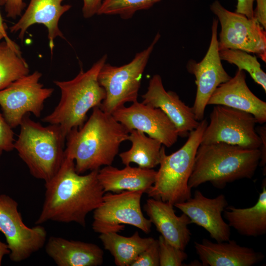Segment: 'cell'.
<instances>
[{
  "label": "cell",
  "mask_w": 266,
  "mask_h": 266,
  "mask_svg": "<svg viewBox=\"0 0 266 266\" xmlns=\"http://www.w3.org/2000/svg\"><path fill=\"white\" fill-rule=\"evenodd\" d=\"M255 0H237L235 12L245 15L249 18L254 16L253 4Z\"/></svg>",
  "instance_id": "cell-35"
},
{
  "label": "cell",
  "mask_w": 266,
  "mask_h": 266,
  "mask_svg": "<svg viewBox=\"0 0 266 266\" xmlns=\"http://www.w3.org/2000/svg\"><path fill=\"white\" fill-rule=\"evenodd\" d=\"M12 128L0 113V157L3 152H9L13 149L15 139Z\"/></svg>",
  "instance_id": "cell-31"
},
{
  "label": "cell",
  "mask_w": 266,
  "mask_h": 266,
  "mask_svg": "<svg viewBox=\"0 0 266 266\" xmlns=\"http://www.w3.org/2000/svg\"><path fill=\"white\" fill-rule=\"evenodd\" d=\"M26 5L23 0H0V6L4 7L7 17L11 19L21 16Z\"/></svg>",
  "instance_id": "cell-32"
},
{
  "label": "cell",
  "mask_w": 266,
  "mask_h": 266,
  "mask_svg": "<svg viewBox=\"0 0 266 266\" xmlns=\"http://www.w3.org/2000/svg\"><path fill=\"white\" fill-rule=\"evenodd\" d=\"M161 37L158 33L151 44L136 53L133 60L121 66L106 62L98 74V81L104 89L105 97L100 108L111 114L127 102L137 101L143 73L155 45Z\"/></svg>",
  "instance_id": "cell-7"
},
{
  "label": "cell",
  "mask_w": 266,
  "mask_h": 266,
  "mask_svg": "<svg viewBox=\"0 0 266 266\" xmlns=\"http://www.w3.org/2000/svg\"><path fill=\"white\" fill-rule=\"evenodd\" d=\"M98 171L79 174L74 160L65 157L57 173L45 182L44 200L35 224L75 222L85 227L87 215L101 204L105 193L98 179Z\"/></svg>",
  "instance_id": "cell-1"
},
{
  "label": "cell",
  "mask_w": 266,
  "mask_h": 266,
  "mask_svg": "<svg viewBox=\"0 0 266 266\" xmlns=\"http://www.w3.org/2000/svg\"><path fill=\"white\" fill-rule=\"evenodd\" d=\"M29 67L19 53L5 40L0 43V91L29 74Z\"/></svg>",
  "instance_id": "cell-26"
},
{
  "label": "cell",
  "mask_w": 266,
  "mask_h": 266,
  "mask_svg": "<svg viewBox=\"0 0 266 266\" xmlns=\"http://www.w3.org/2000/svg\"><path fill=\"white\" fill-rule=\"evenodd\" d=\"M256 131L261 140V145L259 148L261 157L259 165L264 168L263 173L266 174V125L256 128Z\"/></svg>",
  "instance_id": "cell-33"
},
{
  "label": "cell",
  "mask_w": 266,
  "mask_h": 266,
  "mask_svg": "<svg viewBox=\"0 0 266 266\" xmlns=\"http://www.w3.org/2000/svg\"><path fill=\"white\" fill-rule=\"evenodd\" d=\"M259 149H249L223 142L200 144L188 181L192 189L209 182L224 188L229 183L251 179L259 165Z\"/></svg>",
  "instance_id": "cell-3"
},
{
  "label": "cell",
  "mask_w": 266,
  "mask_h": 266,
  "mask_svg": "<svg viewBox=\"0 0 266 266\" xmlns=\"http://www.w3.org/2000/svg\"><path fill=\"white\" fill-rule=\"evenodd\" d=\"M195 248L204 266H252L265 258L262 252L234 240L215 243L205 238L200 243L195 242Z\"/></svg>",
  "instance_id": "cell-20"
},
{
  "label": "cell",
  "mask_w": 266,
  "mask_h": 266,
  "mask_svg": "<svg viewBox=\"0 0 266 266\" xmlns=\"http://www.w3.org/2000/svg\"><path fill=\"white\" fill-rule=\"evenodd\" d=\"M112 115L130 132L135 130L159 140L170 147L177 141L176 129L167 115L160 108L138 101L115 110Z\"/></svg>",
  "instance_id": "cell-14"
},
{
  "label": "cell",
  "mask_w": 266,
  "mask_h": 266,
  "mask_svg": "<svg viewBox=\"0 0 266 266\" xmlns=\"http://www.w3.org/2000/svg\"><path fill=\"white\" fill-rule=\"evenodd\" d=\"M42 73L35 71L21 77L0 91V106L3 116L14 128L20 126L25 116L30 113L39 117L45 100L54 89L44 88L39 82Z\"/></svg>",
  "instance_id": "cell-12"
},
{
  "label": "cell",
  "mask_w": 266,
  "mask_h": 266,
  "mask_svg": "<svg viewBox=\"0 0 266 266\" xmlns=\"http://www.w3.org/2000/svg\"><path fill=\"white\" fill-rule=\"evenodd\" d=\"M14 148L34 178L48 181L57 173L65 159L64 136L59 125L43 126L27 114L20 125Z\"/></svg>",
  "instance_id": "cell-5"
},
{
  "label": "cell",
  "mask_w": 266,
  "mask_h": 266,
  "mask_svg": "<svg viewBox=\"0 0 266 266\" xmlns=\"http://www.w3.org/2000/svg\"><path fill=\"white\" fill-rule=\"evenodd\" d=\"M219 21L214 18L211 27V37L207 51L199 62L189 60L186 65L188 71L196 78L197 91L192 107L196 119H204L207 102L215 89L231 78L222 64L219 55L217 30Z\"/></svg>",
  "instance_id": "cell-13"
},
{
  "label": "cell",
  "mask_w": 266,
  "mask_h": 266,
  "mask_svg": "<svg viewBox=\"0 0 266 266\" xmlns=\"http://www.w3.org/2000/svg\"><path fill=\"white\" fill-rule=\"evenodd\" d=\"M219 55L221 60L235 65L239 70L248 72L254 81L266 92V73L256 57L242 50L231 49L219 50Z\"/></svg>",
  "instance_id": "cell-27"
},
{
  "label": "cell",
  "mask_w": 266,
  "mask_h": 266,
  "mask_svg": "<svg viewBox=\"0 0 266 266\" xmlns=\"http://www.w3.org/2000/svg\"><path fill=\"white\" fill-rule=\"evenodd\" d=\"M156 174L153 169L130 165L119 169L110 165L99 170L98 179L104 192L141 191L146 193L154 183Z\"/></svg>",
  "instance_id": "cell-22"
},
{
  "label": "cell",
  "mask_w": 266,
  "mask_h": 266,
  "mask_svg": "<svg viewBox=\"0 0 266 266\" xmlns=\"http://www.w3.org/2000/svg\"><path fill=\"white\" fill-rule=\"evenodd\" d=\"M141 97L142 103L159 108L167 115L174 125L179 136L188 137L199 124L192 108L183 102L176 93L166 91L158 74L150 79L147 90Z\"/></svg>",
  "instance_id": "cell-16"
},
{
  "label": "cell",
  "mask_w": 266,
  "mask_h": 266,
  "mask_svg": "<svg viewBox=\"0 0 266 266\" xmlns=\"http://www.w3.org/2000/svg\"><path fill=\"white\" fill-rule=\"evenodd\" d=\"M257 6L254 10L253 17L261 26L266 29V0H255Z\"/></svg>",
  "instance_id": "cell-36"
},
{
  "label": "cell",
  "mask_w": 266,
  "mask_h": 266,
  "mask_svg": "<svg viewBox=\"0 0 266 266\" xmlns=\"http://www.w3.org/2000/svg\"><path fill=\"white\" fill-rule=\"evenodd\" d=\"M102 0H83L82 13L85 18H90L97 14Z\"/></svg>",
  "instance_id": "cell-34"
},
{
  "label": "cell",
  "mask_w": 266,
  "mask_h": 266,
  "mask_svg": "<svg viewBox=\"0 0 266 266\" xmlns=\"http://www.w3.org/2000/svg\"><path fill=\"white\" fill-rule=\"evenodd\" d=\"M64 0H31L24 13L10 28L11 33L19 32V38L22 41L28 29L35 24L45 26L48 30L49 46L51 54L54 40L59 36L65 39L59 27L61 16L71 7L70 4H62Z\"/></svg>",
  "instance_id": "cell-18"
},
{
  "label": "cell",
  "mask_w": 266,
  "mask_h": 266,
  "mask_svg": "<svg viewBox=\"0 0 266 266\" xmlns=\"http://www.w3.org/2000/svg\"><path fill=\"white\" fill-rule=\"evenodd\" d=\"M159 265L160 266H181L188 258L184 251L169 243L161 235L159 237Z\"/></svg>",
  "instance_id": "cell-29"
},
{
  "label": "cell",
  "mask_w": 266,
  "mask_h": 266,
  "mask_svg": "<svg viewBox=\"0 0 266 266\" xmlns=\"http://www.w3.org/2000/svg\"><path fill=\"white\" fill-rule=\"evenodd\" d=\"M207 124L206 119L200 121L198 127L189 133L184 144L169 155L166 154L165 147L162 146L160 167L155 182L146 192L149 197L174 206L192 197L188 181Z\"/></svg>",
  "instance_id": "cell-6"
},
{
  "label": "cell",
  "mask_w": 266,
  "mask_h": 266,
  "mask_svg": "<svg viewBox=\"0 0 266 266\" xmlns=\"http://www.w3.org/2000/svg\"><path fill=\"white\" fill-rule=\"evenodd\" d=\"M163 0H103L98 15H118L121 18L131 19L136 12L147 10Z\"/></svg>",
  "instance_id": "cell-28"
},
{
  "label": "cell",
  "mask_w": 266,
  "mask_h": 266,
  "mask_svg": "<svg viewBox=\"0 0 266 266\" xmlns=\"http://www.w3.org/2000/svg\"><path fill=\"white\" fill-rule=\"evenodd\" d=\"M10 251L6 243L0 240V266L1 265L3 258L6 255H9Z\"/></svg>",
  "instance_id": "cell-38"
},
{
  "label": "cell",
  "mask_w": 266,
  "mask_h": 266,
  "mask_svg": "<svg viewBox=\"0 0 266 266\" xmlns=\"http://www.w3.org/2000/svg\"><path fill=\"white\" fill-rule=\"evenodd\" d=\"M159 252L158 239H154L132 263L131 266H159Z\"/></svg>",
  "instance_id": "cell-30"
},
{
  "label": "cell",
  "mask_w": 266,
  "mask_h": 266,
  "mask_svg": "<svg viewBox=\"0 0 266 266\" xmlns=\"http://www.w3.org/2000/svg\"><path fill=\"white\" fill-rule=\"evenodd\" d=\"M45 251L58 266H98L103 261V251L94 243L51 236Z\"/></svg>",
  "instance_id": "cell-21"
},
{
  "label": "cell",
  "mask_w": 266,
  "mask_h": 266,
  "mask_svg": "<svg viewBox=\"0 0 266 266\" xmlns=\"http://www.w3.org/2000/svg\"><path fill=\"white\" fill-rule=\"evenodd\" d=\"M262 185V191L254 205L244 208L228 205L223 211L229 226L241 235L257 237L266 233V178Z\"/></svg>",
  "instance_id": "cell-23"
},
{
  "label": "cell",
  "mask_w": 266,
  "mask_h": 266,
  "mask_svg": "<svg viewBox=\"0 0 266 266\" xmlns=\"http://www.w3.org/2000/svg\"><path fill=\"white\" fill-rule=\"evenodd\" d=\"M0 232L4 235L14 262L30 257L45 245L47 232L41 225L32 228L24 223L17 202L6 194H0Z\"/></svg>",
  "instance_id": "cell-11"
},
{
  "label": "cell",
  "mask_w": 266,
  "mask_h": 266,
  "mask_svg": "<svg viewBox=\"0 0 266 266\" xmlns=\"http://www.w3.org/2000/svg\"><path fill=\"white\" fill-rule=\"evenodd\" d=\"M207 105L226 106L251 114L261 124L266 122V102L251 91L243 70L237 69L233 77L218 86Z\"/></svg>",
  "instance_id": "cell-17"
},
{
  "label": "cell",
  "mask_w": 266,
  "mask_h": 266,
  "mask_svg": "<svg viewBox=\"0 0 266 266\" xmlns=\"http://www.w3.org/2000/svg\"><path fill=\"white\" fill-rule=\"evenodd\" d=\"M143 193L138 191L104 194L102 203L93 211V230L100 234L118 233L124 229L125 225H130L149 233L152 223L141 211Z\"/></svg>",
  "instance_id": "cell-8"
},
{
  "label": "cell",
  "mask_w": 266,
  "mask_h": 266,
  "mask_svg": "<svg viewBox=\"0 0 266 266\" xmlns=\"http://www.w3.org/2000/svg\"><path fill=\"white\" fill-rule=\"evenodd\" d=\"M0 30L5 36V39H4L5 41L17 52H18L19 53H21L20 48L19 46H18V45L16 43H15L13 41H12L7 35V33L6 32V29L5 28L4 24L3 22V20L1 16L0 13Z\"/></svg>",
  "instance_id": "cell-37"
},
{
  "label": "cell",
  "mask_w": 266,
  "mask_h": 266,
  "mask_svg": "<svg viewBox=\"0 0 266 266\" xmlns=\"http://www.w3.org/2000/svg\"><path fill=\"white\" fill-rule=\"evenodd\" d=\"M200 144L223 142L249 149H259L261 140L256 131L257 123L250 113L221 105H215Z\"/></svg>",
  "instance_id": "cell-9"
},
{
  "label": "cell",
  "mask_w": 266,
  "mask_h": 266,
  "mask_svg": "<svg viewBox=\"0 0 266 266\" xmlns=\"http://www.w3.org/2000/svg\"><path fill=\"white\" fill-rule=\"evenodd\" d=\"M173 207L168 202L151 198L146 200L143 210L166 241L184 250L191 239V233L188 226L191 222L184 213L177 216Z\"/></svg>",
  "instance_id": "cell-19"
},
{
  "label": "cell",
  "mask_w": 266,
  "mask_h": 266,
  "mask_svg": "<svg viewBox=\"0 0 266 266\" xmlns=\"http://www.w3.org/2000/svg\"><path fill=\"white\" fill-rule=\"evenodd\" d=\"M107 59V55H104L89 69L84 71L81 69L71 80L54 81L61 91V98L54 110L41 120L59 125L66 139L71 130L83 125L88 111L100 107L105 99L104 90L98 77Z\"/></svg>",
  "instance_id": "cell-4"
},
{
  "label": "cell",
  "mask_w": 266,
  "mask_h": 266,
  "mask_svg": "<svg viewBox=\"0 0 266 266\" xmlns=\"http://www.w3.org/2000/svg\"><path fill=\"white\" fill-rule=\"evenodd\" d=\"M2 38L5 39V36L0 30V40Z\"/></svg>",
  "instance_id": "cell-39"
},
{
  "label": "cell",
  "mask_w": 266,
  "mask_h": 266,
  "mask_svg": "<svg viewBox=\"0 0 266 266\" xmlns=\"http://www.w3.org/2000/svg\"><path fill=\"white\" fill-rule=\"evenodd\" d=\"M129 131L111 114L99 106L93 108L89 119L66 136L65 157L74 160L76 171L82 174L111 165Z\"/></svg>",
  "instance_id": "cell-2"
},
{
  "label": "cell",
  "mask_w": 266,
  "mask_h": 266,
  "mask_svg": "<svg viewBox=\"0 0 266 266\" xmlns=\"http://www.w3.org/2000/svg\"><path fill=\"white\" fill-rule=\"evenodd\" d=\"M221 25L219 50L231 49L257 54L266 61V33L254 18L232 12L215 0L210 5Z\"/></svg>",
  "instance_id": "cell-10"
},
{
  "label": "cell",
  "mask_w": 266,
  "mask_h": 266,
  "mask_svg": "<svg viewBox=\"0 0 266 266\" xmlns=\"http://www.w3.org/2000/svg\"><path fill=\"white\" fill-rule=\"evenodd\" d=\"M99 238L105 249L113 256L117 266H131L137 257L146 249L155 239L152 237L143 238L138 232L127 237L116 232L100 233Z\"/></svg>",
  "instance_id": "cell-24"
},
{
  "label": "cell",
  "mask_w": 266,
  "mask_h": 266,
  "mask_svg": "<svg viewBox=\"0 0 266 266\" xmlns=\"http://www.w3.org/2000/svg\"><path fill=\"white\" fill-rule=\"evenodd\" d=\"M128 140L132 143L131 148L119 155L124 165L133 163L139 167L147 169L159 165L163 146L161 142L135 130L129 132Z\"/></svg>",
  "instance_id": "cell-25"
},
{
  "label": "cell",
  "mask_w": 266,
  "mask_h": 266,
  "mask_svg": "<svg viewBox=\"0 0 266 266\" xmlns=\"http://www.w3.org/2000/svg\"><path fill=\"white\" fill-rule=\"evenodd\" d=\"M228 205L224 195L210 199L199 190L195 192L194 197L174 205L189 218L191 224L204 228L217 242L230 239L231 227L222 215Z\"/></svg>",
  "instance_id": "cell-15"
}]
</instances>
